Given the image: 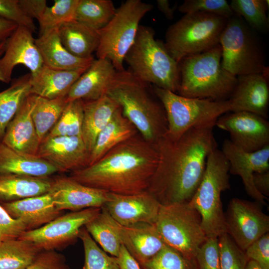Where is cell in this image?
<instances>
[{
	"mask_svg": "<svg viewBox=\"0 0 269 269\" xmlns=\"http://www.w3.org/2000/svg\"><path fill=\"white\" fill-rule=\"evenodd\" d=\"M214 125L191 128L173 139L156 143L159 162L147 191L161 205L188 202L203 178L207 158L217 148Z\"/></svg>",
	"mask_w": 269,
	"mask_h": 269,
	"instance_id": "obj_1",
	"label": "cell"
},
{
	"mask_svg": "<svg viewBox=\"0 0 269 269\" xmlns=\"http://www.w3.org/2000/svg\"><path fill=\"white\" fill-rule=\"evenodd\" d=\"M159 159L155 143L137 133L93 164L70 172L69 177L82 184L109 193L136 194L147 191Z\"/></svg>",
	"mask_w": 269,
	"mask_h": 269,
	"instance_id": "obj_2",
	"label": "cell"
},
{
	"mask_svg": "<svg viewBox=\"0 0 269 269\" xmlns=\"http://www.w3.org/2000/svg\"><path fill=\"white\" fill-rule=\"evenodd\" d=\"M149 85L129 69L117 71L106 95L118 104L143 138L155 143L166 134L168 123L162 104L149 93Z\"/></svg>",
	"mask_w": 269,
	"mask_h": 269,
	"instance_id": "obj_3",
	"label": "cell"
},
{
	"mask_svg": "<svg viewBox=\"0 0 269 269\" xmlns=\"http://www.w3.org/2000/svg\"><path fill=\"white\" fill-rule=\"evenodd\" d=\"M220 44L205 52L186 57L179 63L180 84L177 94L191 98L228 100L237 77L221 64Z\"/></svg>",
	"mask_w": 269,
	"mask_h": 269,
	"instance_id": "obj_4",
	"label": "cell"
},
{
	"mask_svg": "<svg viewBox=\"0 0 269 269\" xmlns=\"http://www.w3.org/2000/svg\"><path fill=\"white\" fill-rule=\"evenodd\" d=\"M153 30L140 25L124 61L143 82L177 93L180 84L179 64L170 55L164 43L155 39Z\"/></svg>",
	"mask_w": 269,
	"mask_h": 269,
	"instance_id": "obj_5",
	"label": "cell"
},
{
	"mask_svg": "<svg viewBox=\"0 0 269 269\" xmlns=\"http://www.w3.org/2000/svg\"><path fill=\"white\" fill-rule=\"evenodd\" d=\"M229 173L228 160L221 150L214 149L207 158L201 181L188 202L200 215L207 238H218L226 233L221 195L230 188Z\"/></svg>",
	"mask_w": 269,
	"mask_h": 269,
	"instance_id": "obj_6",
	"label": "cell"
},
{
	"mask_svg": "<svg viewBox=\"0 0 269 269\" xmlns=\"http://www.w3.org/2000/svg\"><path fill=\"white\" fill-rule=\"evenodd\" d=\"M227 20L209 13L185 14L168 28L166 48L178 63L186 57L208 51L219 44Z\"/></svg>",
	"mask_w": 269,
	"mask_h": 269,
	"instance_id": "obj_7",
	"label": "cell"
},
{
	"mask_svg": "<svg viewBox=\"0 0 269 269\" xmlns=\"http://www.w3.org/2000/svg\"><path fill=\"white\" fill-rule=\"evenodd\" d=\"M219 44L223 67L236 77L268 72L261 40L239 16L228 19Z\"/></svg>",
	"mask_w": 269,
	"mask_h": 269,
	"instance_id": "obj_8",
	"label": "cell"
},
{
	"mask_svg": "<svg viewBox=\"0 0 269 269\" xmlns=\"http://www.w3.org/2000/svg\"><path fill=\"white\" fill-rule=\"evenodd\" d=\"M153 91L162 104L167 118L166 135L173 139L180 137L191 128L214 125L222 115L231 112L229 100H213L185 97L153 86Z\"/></svg>",
	"mask_w": 269,
	"mask_h": 269,
	"instance_id": "obj_9",
	"label": "cell"
},
{
	"mask_svg": "<svg viewBox=\"0 0 269 269\" xmlns=\"http://www.w3.org/2000/svg\"><path fill=\"white\" fill-rule=\"evenodd\" d=\"M153 5L140 0H127L117 9L109 22L98 30L97 58L108 59L117 71L125 69V57L135 39L139 22Z\"/></svg>",
	"mask_w": 269,
	"mask_h": 269,
	"instance_id": "obj_10",
	"label": "cell"
},
{
	"mask_svg": "<svg viewBox=\"0 0 269 269\" xmlns=\"http://www.w3.org/2000/svg\"><path fill=\"white\" fill-rule=\"evenodd\" d=\"M154 225L166 245L188 258H195L207 239L200 215L188 202L161 205Z\"/></svg>",
	"mask_w": 269,
	"mask_h": 269,
	"instance_id": "obj_11",
	"label": "cell"
},
{
	"mask_svg": "<svg viewBox=\"0 0 269 269\" xmlns=\"http://www.w3.org/2000/svg\"><path fill=\"white\" fill-rule=\"evenodd\" d=\"M102 208H89L61 215L41 227L24 232L19 239L30 241L42 250L62 249L73 243L81 229L95 218Z\"/></svg>",
	"mask_w": 269,
	"mask_h": 269,
	"instance_id": "obj_12",
	"label": "cell"
},
{
	"mask_svg": "<svg viewBox=\"0 0 269 269\" xmlns=\"http://www.w3.org/2000/svg\"><path fill=\"white\" fill-rule=\"evenodd\" d=\"M259 204L233 198L225 214L226 233L243 251L269 231V217Z\"/></svg>",
	"mask_w": 269,
	"mask_h": 269,
	"instance_id": "obj_13",
	"label": "cell"
},
{
	"mask_svg": "<svg viewBox=\"0 0 269 269\" xmlns=\"http://www.w3.org/2000/svg\"><path fill=\"white\" fill-rule=\"evenodd\" d=\"M215 126L229 132L231 142L245 151L254 152L269 145V122L257 114L228 112L218 119Z\"/></svg>",
	"mask_w": 269,
	"mask_h": 269,
	"instance_id": "obj_14",
	"label": "cell"
},
{
	"mask_svg": "<svg viewBox=\"0 0 269 269\" xmlns=\"http://www.w3.org/2000/svg\"><path fill=\"white\" fill-rule=\"evenodd\" d=\"M33 32L26 27L18 26L6 39L4 53L0 58V81L8 84L14 68L22 64L27 67L32 76L43 66L40 52L35 43Z\"/></svg>",
	"mask_w": 269,
	"mask_h": 269,
	"instance_id": "obj_15",
	"label": "cell"
},
{
	"mask_svg": "<svg viewBox=\"0 0 269 269\" xmlns=\"http://www.w3.org/2000/svg\"><path fill=\"white\" fill-rule=\"evenodd\" d=\"M37 156L53 165L58 173L71 172L89 165L90 152L80 136H46Z\"/></svg>",
	"mask_w": 269,
	"mask_h": 269,
	"instance_id": "obj_16",
	"label": "cell"
},
{
	"mask_svg": "<svg viewBox=\"0 0 269 269\" xmlns=\"http://www.w3.org/2000/svg\"><path fill=\"white\" fill-rule=\"evenodd\" d=\"M161 204L147 191L132 195L110 193L104 207L113 219L121 225L154 224Z\"/></svg>",
	"mask_w": 269,
	"mask_h": 269,
	"instance_id": "obj_17",
	"label": "cell"
},
{
	"mask_svg": "<svg viewBox=\"0 0 269 269\" xmlns=\"http://www.w3.org/2000/svg\"><path fill=\"white\" fill-rule=\"evenodd\" d=\"M221 151L229 163V173L240 176L248 194L260 204L267 205L268 200L261 195L253 184L255 173L269 170V145L252 152L241 150L229 139L224 140Z\"/></svg>",
	"mask_w": 269,
	"mask_h": 269,
	"instance_id": "obj_18",
	"label": "cell"
},
{
	"mask_svg": "<svg viewBox=\"0 0 269 269\" xmlns=\"http://www.w3.org/2000/svg\"><path fill=\"white\" fill-rule=\"evenodd\" d=\"M49 193L55 207L61 211L102 208L110 197V193L82 184L69 176H63L51 178Z\"/></svg>",
	"mask_w": 269,
	"mask_h": 269,
	"instance_id": "obj_19",
	"label": "cell"
},
{
	"mask_svg": "<svg viewBox=\"0 0 269 269\" xmlns=\"http://www.w3.org/2000/svg\"><path fill=\"white\" fill-rule=\"evenodd\" d=\"M268 73L237 77L236 86L229 98L231 112H248L266 119L268 117Z\"/></svg>",
	"mask_w": 269,
	"mask_h": 269,
	"instance_id": "obj_20",
	"label": "cell"
},
{
	"mask_svg": "<svg viewBox=\"0 0 269 269\" xmlns=\"http://www.w3.org/2000/svg\"><path fill=\"white\" fill-rule=\"evenodd\" d=\"M37 98L30 94L25 98L7 126L1 141L16 151L35 156L40 144L31 115Z\"/></svg>",
	"mask_w": 269,
	"mask_h": 269,
	"instance_id": "obj_21",
	"label": "cell"
},
{
	"mask_svg": "<svg viewBox=\"0 0 269 269\" xmlns=\"http://www.w3.org/2000/svg\"><path fill=\"white\" fill-rule=\"evenodd\" d=\"M123 245L140 266L157 254L165 245L154 224L125 226L114 220Z\"/></svg>",
	"mask_w": 269,
	"mask_h": 269,
	"instance_id": "obj_22",
	"label": "cell"
},
{
	"mask_svg": "<svg viewBox=\"0 0 269 269\" xmlns=\"http://www.w3.org/2000/svg\"><path fill=\"white\" fill-rule=\"evenodd\" d=\"M116 72L108 59H94L69 90L66 96L67 102L77 99L93 101L106 95Z\"/></svg>",
	"mask_w": 269,
	"mask_h": 269,
	"instance_id": "obj_23",
	"label": "cell"
},
{
	"mask_svg": "<svg viewBox=\"0 0 269 269\" xmlns=\"http://www.w3.org/2000/svg\"><path fill=\"white\" fill-rule=\"evenodd\" d=\"M0 204L10 216L20 220L24 224L26 231L41 227L62 215L63 212L55 207L49 192Z\"/></svg>",
	"mask_w": 269,
	"mask_h": 269,
	"instance_id": "obj_24",
	"label": "cell"
},
{
	"mask_svg": "<svg viewBox=\"0 0 269 269\" xmlns=\"http://www.w3.org/2000/svg\"><path fill=\"white\" fill-rule=\"evenodd\" d=\"M58 28L40 33L35 39L43 65L52 69L66 70L88 68L94 60V57L81 58L71 54L61 43Z\"/></svg>",
	"mask_w": 269,
	"mask_h": 269,
	"instance_id": "obj_25",
	"label": "cell"
},
{
	"mask_svg": "<svg viewBox=\"0 0 269 269\" xmlns=\"http://www.w3.org/2000/svg\"><path fill=\"white\" fill-rule=\"evenodd\" d=\"M88 68L66 70L43 65L36 74L31 75L30 94L49 99L66 96L74 83Z\"/></svg>",
	"mask_w": 269,
	"mask_h": 269,
	"instance_id": "obj_26",
	"label": "cell"
},
{
	"mask_svg": "<svg viewBox=\"0 0 269 269\" xmlns=\"http://www.w3.org/2000/svg\"><path fill=\"white\" fill-rule=\"evenodd\" d=\"M57 173V169L46 160L16 151L0 142V174L47 178Z\"/></svg>",
	"mask_w": 269,
	"mask_h": 269,
	"instance_id": "obj_27",
	"label": "cell"
},
{
	"mask_svg": "<svg viewBox=\"0 0 269 269\" xmlns=\"http://www.w3.org/2000/svg\"><path fill=\"white\" fill-rule=\"evenodd\" d=\"M119 107L114 100L107 95L95 100L84 101L81 136L90 153L99 134Z\"/></svg>",
	"mask_w": 269,
	"mask_h": 269,
	"instance_id": "obj_28",
	"label": "cell"
},
{
	"mask_svg": "<svg viewBox=\"0 0 269 269\" xmlns=\"http://www.w3.org/2000/svg\"><path fill=\"white\" fill-rule=\"evenodd\" d=\"M51 186L50 177L0 174V204L47 193Z\"/></svg>",
	"mask_w": 269,
	"mask_h": 269,
	"instance_id": "obj_29",
	"label": "cell"
},
{
	"mask_svg": "<svg viewBox=\"0 0 269 269\" xmlns=\"http://www.w3.org/2000/svg\"><path fill=\"white\" fill-rule=\"evenodd\" d=\"M137 133L136 129L123 115L121 108L119 107L98 136L90 153L89 165L96 162L118 144Z\"/></svg>",
	"mask_w": 269,
	"mask_h": 269,
	"instance_id": "obj_30",
	"label": "cell"
},
{
	"mask_svg": "<svg viewBox=\"0 0 269 269\" xmlns=\"http://www.w3.org/2000/svg\"><path fill=\"white\" fill-rule=\"evenodd\" d=\"M58 31L61 43L71 54L81 58L93 57L99 43L98 30L74 20L60 25Z\"/></svg>",
	"mask_w": 269,
	"mask_h": 269,
	"instance_id": "obj_31",
	"label": "cell"
},
{
	"mask_svg": "<svg viewBox=\"0 0 269 269\" xmlns=\"http://www.w3.org/2000/svg\"><path fill=\"white\" fill-rule=\"evenodd\" d=\"M31 78V74H26L13 80L10 87L0 92V142L8 124L30 94Z\"/></svg>",
	"mask_w": 269,
	"mask_h": 269,
	"instance_id": "obj_32",
	"label": "cell"
},
{
	"mask_svg": "<svg viewBox=\"0 0 269 269\" xmlns=\"http://www.w3.org/2000/svg\"><path fill=\"white\" fill-rule=\"evenodd\" d=\"M42 251L27 240L18 238L6 241L0 245V269H25Z\"/></svg>",
	"mask_w": 269,
	"mask_h": 269,
	"instance_id": "obj_33",
	"label": "cell"
},
{
	"mask_svg": "<svg viewBox=\"0 0 269 269\" xmlns=\"http://www.w3.org/2000/svg\"><path fill=\"white\" fill-rule=\"evenodd\" d=\"M84 227L103 250L113 257L118 256L123 244L115 227L114 219L104 207Z\"/></svg>",
	"mask_w": 269,
	"mask_h": 269,
	"instance_id": "obj_34",
	"label": "cell"
},
{
	"mask_svg": "<svg viewBox=\"0 0 269 269\" xmlns=\"http://www.w3.org/2000/svg\"><path fill=\"white\" fill-rule=\"evenodd\" d=\"M67 103L66 96L49 99L37 96L31 115L40 143L57 122Z\"/></svg>",
	"mask_w": 269,
	"mask_h": 269,
	"instance_id": "obj_35",
	"label": "cell"
},
{
	"mask_svg": "<svg viewBox=\"0 0 269 269\" xmlns=\"http://www.w3.org/2000/svg\"><path fill=\"white\" fill-rule=\"evenodd\" d=\"M116 10L111 0H79L75 20L99 30L109 22Z\"/></svg>",
	"mask_w": 269,
	"mask_h": 269,
	"instance_id": "obj_36",
	"label": "cell"
},
{
	"mask_svg": "<svg viewBox=\"0 0 269 269\" xmlns=\"http://www.w3.org/2000/svg\"><path fill=\"white\" fill-rule=\"evenodd\" d=\"M230 5L234 13L241 17L255 32H267L268 0H232Z\"/></svg>",
	"mask_w": 269,
	"mask_h": 269,
	"instance_id": "obj_37",
	"label": "cell"
},
{
	"mask_svg": "<svg viewBox=\"0 0 269 269\" xmlns=\"http://www.w3.org/2000/svg\"><path fill=\"white\" fill-rule=\"evenodd\" d=\"M83 106L84 101L81 99L68 102L58 121L46 136H81Z\"/></svg>",
	"mask_w": 269,
	"mask_h": 269,
	"instance_id": "obj_38",
	"label": "cell"
},
{
	"mask_svg": "<svg viewBox=\"0 0 269 269\" xmlns=\"http://www.w3.org/2000/svg\"><path fill=\"white\" fill-rule=\"evenodd\" d=\"M79 0H56L51 6H47L38 21L40 33L75 20V11Z\"/></svg>",
	"mask_w": 269,
	"mask_h": 269,
	"instance_id": "obj_39",
	"label": "cell"
},
{
	"mask_svg": "<svg viewBox=\"0 0 269 269\" xmlns=\"http://www.w3.org/2000/svg\"><path fill=\"white\" fill-rule=\"evenodd\" d=\"M78 237L82 242L85 255L82 269H120L117 258L101 249L85 227L81 229Z\"/></svg>",
	"mask_w": 269,
	"mask_h": 269,
	"instance_id": "obj_40",
	"label": "cell"
},
{
	"mask_svg": "<svg viewBox=\"0 0 269 269\" xmlns=\"http://www.w3.org/2000/svg\"><path fill=\"white\" fill-rule=\"evenodd\" d=\"M140 266L141 269H198L195 258L186 257L166 245Z\"/></svg>",
	"mask_w": 269,
	"mask_h": 269,
	"instance_id": "obj_41",
	"label": "cell"
},
{
	"mask_svg": "<svg viewBox=\"0 0 269 269\" xmlns=\"http://www.w3.org/2000/svg\"><path fill=\"white\" fill-rule=\"evenodd\" d=\"M221 269H245L248 259L245 252L226 233L218 238Z\"/></svg>",
	"mask_w": 269,
	"mask_h": 269,
	"instance_id": "obj_42",
	"label": "cell"
},
{
	"mask_svg": "<svg viewBox=\"0 0 269 269\" xmlns=\"http://www.w3.org/2000/svg\"><path fill=\"white\" fill-rule=\"evenodd\" d=\"M178 10L184 14L202 12L227 19L234 14L230 3L226 0H185L179 6Z\"/></svg>",
	"mask_w": 269,
	"mask_h": 269,
	"instance_id": "obj_43",
	"label": "cell"
},
{
	"mask_svg": "<svg viewBox=\"0 0 269 269\" xmlns=\"http://www.w3.org/2000/svg\"><path fill=\"white\" fill-rule=\"evenodd\" d=\"M195 259L198 269H221L218 238H207Z\"/></svg>",
	"mask_w": 269,
	"mask_h": 269,
	"instance_id": "obj_44",
	"label": "cell"
},
{
	"mask_svg": "<svg viewBox=\"0 0 269 269\" xmlns=\"http://www.w3.org/2000/svg\"><path fill=\"white\" fill-rule=\"evenodd\" d=\"M0 16L26 27L32 32L35 31L33 20L28 17L21 10L18 0H0Z\"/></svg>",
	"mask_w": 269,
	"mask_h": 269,
	"instance_id": "obj_45",
	"label": "cell"
},
{
	"mask_svg": "<svg viewBox=\"0 0 269 269\" xmlns=\"http://www.w3.org/2000/svg\"><path fill=\"white\" fill-rule=\"evenodd\" d=\"M25 231L24 224L10 216L0 204V245L6 241L19 238Z\"/></svg>",
	"mask_w": 269,
	"mask_h": 269,
	"instance_id": "obj_46",
	"label": "cell"
},
{
	"mask_svg": "<svg viewBox=\"0 0 269 269\" xmlns=\"http://www.w3.org/2000/svg\"><path fill=\"white\" fill-rule=\"evenodd\" d=\"M248 260L255 261L264 269H269V234L251 244L244 251Z\"/></svg>",
	"mask_w": 269,
	"mask_h": 269,
	"instance_id": "obj_47",
	"label": "cell"
},
{
	"mask_svg": "<svg viewBox=\"0 0 269 269\" xmlns=\"http://www.w3.org/2000/svg\"><path fill=\"white\" fill-rule=\"evenodd\" d=\"M25 269H71L65 258L53 250L42 251L34 262Z\"/></svg>",
	"mask_w": 269,
	"mask_h": 269,
	"instance_id": "obj_48",
	"label": "cell"
},
{
	"mask_svg": "<svg viewBox=\"0 0 269 269\" xmlns=\"http://www.w3.org/2000/svg\"><path fill=\"white\" fill-rule=\"evenodd\" d=\"M23 12L29 18L39 20L47 7L45 0H18Z\"/></svg>",
	"mask_w": 269,
	"mask_h": 269,
	"instance_id": "obj_49",
	"label": "cell"
},
{
	"mask_svg": "<svg viewBox=\"0 0 269 269\" xmlns=\"http://www.w3.org/2000/svg\"><path fill=\"white\" fill-rule=\"evenodd\" d=\"M116 258L120 269H141L138 263L123 245Z\"/></svg>",
	"mask_w": 269,
	"mask_h": 269,
	"instance_id": "obj_50",
	"label": "cell"
},
{
	"mask_svg": "<svg viewBox=\"0 0 269 269\" xmlns=\"http://www.w3.org/2000/svg\"><path fill=\"white\" fill-rule=\"evenodd\" d=\"M253 184L257 190L261 195L268 199L269 196V170L254 173Z\"/></svg>",
	"mask_w": 269,
	"mask_h": 269,
	"instance_id": "obj_51",
	"label": "cell"
},
{
	"mask_svg": "<svg viewBox=\"0 0 269 269\" xmlns=\"http://www.w3.org/2000/svg\"><path fill=\"white\" fill-rule=\"evenodd\" d=\"M18 26L15 22L0 16V42L8 39Z\"/></svg>",
	"mask_w": 269,
	"mask_h": 269,
	"instance_id": "obj_52",
	"label": "cell"
},
{
	"mask_svg": "<svg viewBox=\"0 0 269 269\" xmlns=\"http://www.w3.org/2000/svg\"><path fill=\"white\" fill-rule=\"evenodd\" d=\"M157 6L158 9L163 14L165 17L169 20L172 19L174 11L176 10V5L171 7L169 0H157L156 1Z\"/></svg>",
	"mask_w": 269,
	"mask_h": 269,
	"instance_id": "obj_53",
	"label": "cell"
},
{
	"mask_svg": "<svg viewBox=\"0 0 269 269\" xmlns=\"http://www.w3.org/2000/svg\"><path fill=\"white\" fill-rule=\"evenodd\" d=\"M245 269H264L259 264L254 261L249 260Z\"/></svg>",
	"mask_w": 269,
	"mask_h": 269,
	"instance_id": "obj_54",
	"label": "cell"
},
{
	"mask_svg": "<svg viewBox=\"0 0 269 269\" xmlns=\"http://www.w3.org/2000/svg\"><path fill=\"white\" fill-rule=\"evenodd\" d=\"M6 40L0 42V58L1 57V56L4 53L6 44Z\"/></svg>",
	"mask_w": 269,
	"mask_h": 269,
	"instance_id": "obj_55",
	"label": "cell"
}]
</instances>
